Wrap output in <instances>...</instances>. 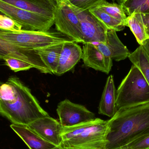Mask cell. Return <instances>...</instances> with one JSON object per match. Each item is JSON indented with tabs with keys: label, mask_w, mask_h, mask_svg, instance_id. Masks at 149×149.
I'll use <instances>...</instances> for the list:
<instances>
[{
	"label": "cell",
	"mask_w": 149,
	"mask_h": 149,
	"mask_svg": "<svg viewBox=\"0 0 149 149\" xmlns=\"http://www.w3.org/2000/svg\"><path fill=\"white\" fill-rule=\"evenodd\" d=\"M108 120L96 118L71 127H63V149H104Z\"/></svg>",
	"instance_id": "3"
},
{
	"label": "cell",
	"mask_w": 149,
	"mask_h": 149,
	"mask_svg": "<svg viewBox=\"0 0 149 149\" xmlns=\"http://www.w3.org/2000/svg\"><path fill=\"white\" fill-rule=\"evenodd\" d=\"M52 149H63L61 147H56Z\"/></svg>",
	"instance_id": "29"
},
{
	"label": "cell",
	"mask_w": 149,
	"mask_h": 149,
	"mask_svg": "<svg viewBox=\"0 0 149 149\" xmlns=\"http://www.w3.org/2000/svg\"><path fill=\"white\" fill-rule=\"evenodd\" d=\"M0 13L14 20L24 30L47 31L54 24L53 19L18 8L1 1Z\"/></svg>",
	"instance_id": "6"
},
{
	"label": "cell",
	"mask_w": 149,
	"mask_h": 149,
	"mask_svg": "<svg viewBox=\"0 0 149 149\" xmlns=\"http://www.w3.org/2000/svg\"><path fill=\"white\" fill-rule=\"evenodd\" d=\"M15 58L30 64L43 73L52 74L42 61L37 50H29L14 45L0 38V59Z\"/></svg>",
	"instance_id": "9"
},
{
	"label": "cell",
	"mask_w": 149,
	"mask_h": 149,
	"mask_svg": "<svg viewBox=\"0 0 149 149\" xmlns=\"http://www.w3.org/2000/svg\"><path fill=\"white\" fill-rule=\"evenodd\" d=\"M0 38L29 50H38L54 45L74 42L56 29L47 31L21 30L10 31L0 29Z\"/></svg>",
	"instance_id": "4"
},
{
	"label": "cell",
	"mask_w": 149,
	"mask_h": 149,
	"mask_svg": "<svg viewBox=\"0 0 149 149\" xmlns=\"http://www.w3.org/2000/svg\"><path fill=\"white\" fill-rule=\"evenodd\" d=\"M95 8L102 10L109 15L120 21L124 22L126 25L127 15L123 10L121 5L116 3H110L103 1Z\"/></svg>",
	"instance_id": "23"
},
{
	"label": "cell",
	"mask_w": 149,
	"mask_h": 149,
	"mask_svg": "<svg viewBox=\"0 0 149 149\" xmlns=\"http://www.w3.org/2000/svg\"><path fill=\"white\" fill-rule=\"evenodd\" d=\"M127 16L134 13L149 12V0H117Z\"/></svg>",
	"instance_id": "22"
},
{
	"label": "cell",
	"mask_w": 149,
	"mask_h": 149,
	"mask_svg": "<svg viewBox=\"0 0 149 149\" xmlns=\"http://www.w3.org/2000/svg\"><path fill=\"white\" fill-rule=\"evenodd\" d=\"M67 2L79 21L82 43L106 42L108 29L99 22L89 10L81 9L72 5L68 1Z\"/></svg>",
	"instance_id": "8"
},
{
	"label": "cell",
	"mask_w": 149,
	"mask_h": 149,
	"mask_svg": "<svg viewBox=\"0 0 149 149\" xmlns=\"http://www.w3.org/2000/svg\"><path fill=\"white\" fill-rule=\"evenodd\" d=\"M133 65L141 71L149 85V58L141 45H140L128 57Z\"/></svg>",
	"instance_id": "21"
},
{
	"label": "cell",
	"mask_w": 149,
	"mask_h": 149,
	"mask_svg": "<svg viewBox=\"0 0 149 149\" xmlns=\"http://www.w3.org/2000/svg\"><path fill=\"white\" fill-rule=\"evenodd\" d=\"M116 90L113 76L108 77L99 107V113L112 118L117 111Z\"/></svg>",
	"instance_id": "17"
},
{
	"label": "cell",
	"mask_w": 149,
	"mask_h": 149,
	"mask_svg": "<svg viewBox=\"0 0 149 149\" xmlns=\"http://www.w3.org/2000/svg\"><path fill=\"white\" fill-rule=\"evenodd\" d=\"M28 126L46 141L61 147L63 127L57 120L49 116L37 119Z\"/></svg>",
	"instance_id": "11"
},
{
	"label": "cell",
	"mask_w": 149,
	"mask_h": 149,
	"mask_svg": "<svg viewBox=\"0 0 149 149\" xmlns=\"http://www.w3.org/2000/svg\"><path fill=\"white\" fill-rule=\"evenodd\" d=\"M63 127H71L95 119L93 113L82 105L65 99L58 103L56 109Z\"/></svg>",
	"instance_id": "10"
},
{
	"label": "cell",
	"mask_w": 149,
	"mask_h": 149,
	"mask_svg": "<svg viewBox=\"0 0 149 149\" xmlns=\"http://www.w3.org/2000/svg\"><path fill=\"white\" fill-rule=\"evenodd\" d=\"M63 44L54 45L37 50L42 61L52 74H56Z\"/></svg>",
	"instance_id": "18"
},
{
	"label": "cell",
	"mask_w": 149,
	"mask_h": 149,
	"mask_svg": "<svg viewBox=\"0 0 149 149\" xmlns=\"http://www.w3.org/2000/svg\"><path fill=\"white\" fill-rule=\"evenodd\" d=\"M95 44L103 55L117 62L127 58L131 53L112 30L108 29L106 42Z\"/></svg>",
	"instance_id": "13"
},
{
	"label": "cell",
	"mask_w": 149,
	"mask_h": 149,
	"mask_svg": "<svg viewBox=\"0 0 149 149\" xmlns=\"http://www.w3.org/2000/svg\"><path fill=\"white\" fill-rule=\"evenodd\" d=\"M126 26L129 27L140 45L148 39L141 13H134L127 16Z\"/></svg>",
	"instance_id": "19"
},
{
	"label": "cell",
	"mask_w": 149,
	"mask_h": 149,
	"mask_svg": "<svg viewBox=\"0 0 149 149\" xmlns=\"http://www.w3.org/2000/svg\"><path fill=\"white\" fill-rule=\"evenodd\" d=\"M90 13L107 29L116 31H122L126 27L124 22L120 21L109 15L102 10L97 8L90 9Z\"/></svg>",
	"instance_id": "20"
},
{
	"label": "cell",
	"mask_w": 149,
	"mask_h": 149,
	"mask_svg": "<svg viewBox=\"0 0 149 149\" xmlns=\"http://www.w3.org/2000/svg\"><path fill=\"white\" fill-rule=\"evenodd\" d=\"M81 59L87 67L109 74L113 66V61L103 55L95 44H85L82 48Z\"/></svg>",
	"instance_id": "12"
},
{
	"label": "cell",
	"mask_w": 149,
	"mask_h": 149,
	"mask_svg": "<svg viewBox=\"0 0 149 149\" xmlns=\"http://www.w3.org/2000/svg\"><path fill=\"white\" fill-rule=\"evenodd\" d=\"M120 149H149V134L140 137Z\"/></svg>",
	"instance_id": "26"
},
{
	"label": "cell",
	"mask_w": 149,
	"mask_h": 149,
	"mask_svg": "<svg viewBox=\"0 0 149 149\" xmlns=\"http://www.w3.org/2000/svg\"><path fill=\"white\" fill-rule=\"evenodd\" d=\"M4 61L6 65L15 72L28 70L31 68H34L30 64L17 58H8Z\"/></svg>",
	"instance_id": "24"
},
{
	"label": "cell",
	"mask_w": 149,
	"mask_h": 149,
	"mask_svg": "<svg viewBox=\"0 0 149 149\" xmlns=\"http://www.w3.org/2000/svg\"><path fill=\"white\" fill-rule=\"evenodd\" d=\"M149 134V102L119 109L108 120L104 149H120Z\"/></svg>",
	"instance_id": "2"
},
{
	"label": "cell",
	"mask_w": 149,
	"mask_h": 149,
	"mask_svg": "<svg viewBox=\"0 0 149 149\" xmlns=\"http://www.w3.org/2000/svg\"><path fill=\"white\" fill-rule=\"evenodd\" d=\"M112 1H113V2H115V1H117V0H112Z\"/></svg>",
	"instance_id": "31"
},
{
	"label": "cell",
	"mask_w": 149,
	"mask_h": 149,
	"mask_svg": "<svg viewBox=\"0 0 149 149\" xmlns=\"http://www.w3.org/2000/svg\"><path fill=\"white\" fill-rule=\"evenodd\" d=\"M10 127L30 149H52L56 147L44 140L28 126L12 123Z\"/></svg>",
	"instance_id": "16"
},
{
	"label": "cell",
	"mask_w": 149,
	"mask_h": 149,
	"mask_svg": "<svg viewBox=\"0 0 149 149\" xmlns=\"http://www.w3.org/2000/svg\"><path fill=\"white\" fill-rule=\"evenodd\" d=\"M148 38H149V12L141 14Z\"/></svg>",
	"instance_id": "27"
},
{
	"label": "cell",
	"mask_w": 149,
	"mask_h": 149,
	"mask_svg": "<svg viewBox=\"0 0 149 149\" xmlns=\"http://www.w3.org/2000/svg\"><path fill=\"white\" fill-rule=\"evenodd\" d=\"M141 45L142 46L149 58V38L146 39Z\"/></svg>",
	"instance_id": "28"
},
{
	"label": "cell",
	"mask_w": 149,
	"mask_h": 149,
	"mask_svg": "<svg viewBox=\"0 0 149 149\" xmlns=\"http://www.w3.org/2000/svg\"><path fill=\"white\" fill-rule=\"evenodd\" d=\"M148 102V83L141 70L133 65L116 90V108Z\"/></svg>",
	"instance_id": "5"
},
{
	"label": "cell",
	"mask_w": 149,
	"mask_h": 149,
	"mask_svg": "<svg viewBox=\"0 0 149 149\" xmlns=\"http://www.w3.org/2000/svg\"><path fill=\"white\" fill-rule=\"evenodd\" d=\"M0 114L12 124L24 126L49 116L30 89L15 76L0 81Z\"/></svg>",
	"instance_id": "1"
},
{
	"label": "cell",
	"mask_w": 149,
	"mask_h": 149,
	"mask_svg": "<svg viewBox=\"0 0 149 149\" xmlns=\"http://www.w3.org/2000/svg\"><path fill=\"white\" fill-rule=\"evenodd\" d=\"M82 50L75 42L63 44L56 74L61 75L70 70L82 58Z\"/></svg>",
	"instance_id": "15"
},
{
	"label": "cell",
	"mask_w": 149,
	"mask_h": 149,
	"mask_svg": "<svg viewBox=\"0 0 149 149\" xmlns=\"http://www.w3.org/2000/svg\"><path fill=\"white\" fill-rule=\"evenodd\" d=\"M18 8L53 19L57 0H0Z\"/></svg>",
	"instance_id": "14"
},
{
	"label": "cell",
	"mask_w": 149,
	"mask_h": 149,
	"mask_svg": "<svg viewBox=\"0 0 149 149\" xmlns=\"http://www.w3.org/2000/svg\"><path fill=\"white\" fill-rule=\"evenodd\" d=\"M2 16V15H0V19H1V17Z\"/></svg>",
	"instance_id": "30"
},
{
	"label": "cell",
	"mask_w": 149,
	"mask_h": 149,
	"mask_svg": "<svg viewBox=\"0 0 149 149\" xmlns=\"http://www.w3.org/2000/svg\"><path fill=\"white\" fill-rule=\"evenodd\" d=\"M68 2L77 8L84 10H89L95 8L106 0H67Z\"/></svg>",
	"instance_id": "25"
},
{
	"label": "cell",
	"mask_w": 149,
	"mask_h": 149,
	"mask_svg": "<svg viewBox=\"0 0 149 149\" xmlns=\"http://www.w3.org/2000/svg\"><path fill=\"white\" fill-rule=\"evenodd\" d=\"M53 20L58 31L75 42H82L79 21L67 0H57Z\"/></svg>",
	"instance_id": "7"
}]
</instances>
